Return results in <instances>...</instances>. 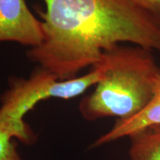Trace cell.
<instances>
[{"instance_id":"cell-1","label":"cell","mask_w":160,"mask_h":160,"mask_svg":"<svg viewBox=\"0 0 160 160\" xmlns=\"http://www.w3.org/2000/svg\"><path fill=\"white\" fill-rule=\"evenodd\" d=\"M42 42L31 61L60 80L93 67L103 52L123 42L160 52V22L133 0H43Z\"/></svg>"},{"instance_id":"cell-6","label":"cell","mask_w":160,"mask_h":160,"mask_svg":"<svg viewBox=\"0 0 160 160\" xmlns=\"http://www.w3.org/2000/svg\"><path fill=\"white\" fill-rule=\"evenodd\" d=\"M128 137L130 160H160V125L144 128Z\"/></svg>"},{"instance_id":"cell-5","label":"cell","mask_w":160,"mask_h":160,"mask_svg":"<svg viewBox=\"0 0 160 160\" xmlns=\"http://www.w3.org/2000/svg\"><path fill=\"white\" fill-rule=\"evenodd\" d=\"M160 125V77L155 93L150 102L137 115L125 119H117L112 128L92 144V148L112 142L148 126Z\"/></svg>"},{"instance_id":"cell-7","label":"cell","mask_w":160,"mask_h":160,"mask_svg":"<svg viewBox=\"0 0 160 160\" xmlns=\"http://www.w3.org/2000/svg\"><path fill=\"white\" fill-rule=\"evenodd\" d=\"M0 128V160H25L17 149V142Z\"/></svg>"},{"instance_id":"cell-2","label":"cell","mask_w":160,"mask_h":160,"mask_svg":"<svg viewBox=\"0 0 160 160\" xmlns=\"http://www.w3.org/2000/svg\"><path fill=\"white\" fill-rule=\"evenodd\" d=\"M152 52L120 44L104 51L97 64L102 68L103 78L79 102L82 117L88 121L125 119L142 111L154 95L160 77Z\"/></svg>"},{"instance_id":"cell-4","label":"cell","mask_w":160,"mask_h":160,"mask_svg":"<svg viewBox=\"0 0 160 160\" xmlns=\"http://www.w3.org/2000/svg\"><path fill=\"white\" fill-rule=\"evenodd\" d=\"M42 22L25 0H0V42H13L35 48L42 42Z\"/></svg>"},{"instance_id":"cell-8","label":"cell","mask_w":160,"mask_h":160,"mask_svg":"<svg viewBox=\"0 0 160 160\" xmlns=\"http://www.w3.org/2000/svg\"><path fill=\"white\" fill-rule=\"evenodd\" d=\"M140 8L160 22V0H133Z\"/></svg>"},{"instance_id":"cell-3","label":"cell","mask_w":160,"mask_h":160,"mask_svg":"<svg viewBox=\"0 0 160 160\" xmlns=\"http://www.w3.org/2000/svg\"><path fill=\"white\" fill-rule=\"evenodd\" d=\"M103 76L102 68L96 65L84 76L60 80L49 70L39 66L27 79L10 78L8 88L0 97V128L25 145H33L37 136L24 119L29 111L43 100L70 99L82 94Z\"/></svg>"}]
</instances>
